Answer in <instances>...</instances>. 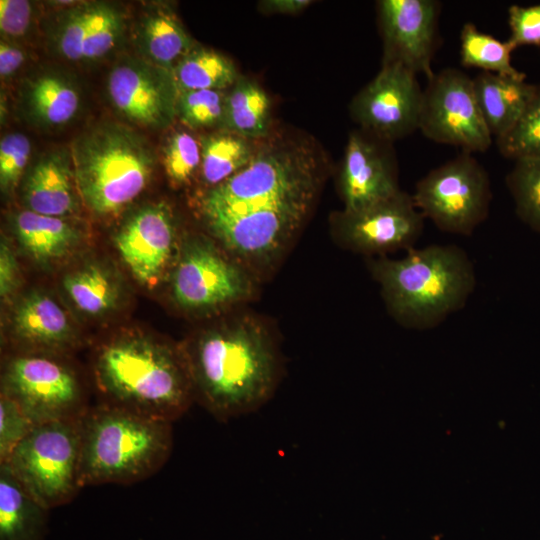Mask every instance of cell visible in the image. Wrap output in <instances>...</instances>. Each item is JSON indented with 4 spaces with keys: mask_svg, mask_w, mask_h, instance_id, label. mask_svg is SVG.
<instances>
[{
    "mask_svg": "<svg viewBox=\"0 0 540 540\" xmlns=\"http://www.w3.org/2000/svg\"><path fill=\"white\" fill-rule=\"evenodd\" d=\"M317 151L301 140L257 148L240 171L209 188L199 209L211 234L255 277L274 269L297 236L324 180Z\"/></svg>",
    "mask_w": 540,
    "mask_h": 540,
    "instance_id": "1",
    "label": "cell"
},
{
    "mask_svg": "<svg viewBox=\"0 0 540 540\" xmlns=\"http://www.w3.org/2000/svg\"><path fill=\"white\" fill-rule=\"evenodd\" d=\"M183 355L194 399L219 421L260 408L279 381L277 345L268 328L252 316L204 331Z\"/></svg>",
    "mask_w": 540,
    "mask_h": 540,
    "instance_id": "2",
    "label": "cell"
},
{
    "mask_svg": "<svg viewBox=\"0 0 540 540\" xmlns=\"http://www.w3.org/2000/svg\"><path fill=\"white\" fill-rule=\"evenodd\" d=\"M399 259L368 262L391 317L401 326L425 330L438 326L466 305L476 287L467 253L450 244L411 248Z\"/></svg>",
    "mask_w": 540,
    "mask_h": 540,
    "instance_id": "3",
    "label": "cell"
},
{
    "mask_svg": "<svg viewBox=\"0 0 540 540\" xmlns=\"http://www.w3.org/2000/svg\"><path fill=\"white\" fill-rule=\"evenodd\" d=\"M102 403L174 422L194 400L183 353L145 338H123L100 348L95 359Z\"/></svg>",
    "mask_w": 540,
    "mask_h": 540,
    "instance_id": "4",
    "label": "cell"
},
{
    "mask_svg": "<svg viewBox=\"0 0 540 540\" xmlns=\"http://www.w3.org/2000/svg\"><path fill=\"white\" fill-rule=\"evenodd\" d=\"M172 449V422L102 402L90 406L81 418L80 486L141 482Z\"/></svg>",
    "mask_w": 540,
    "mask_h": 540,
    "instance_id": "5",
    "label": "cell"
},
{
    "mask_svg": "<svg viewBox=\"0 0 540 540\" xmlns=\"http://www.w3.org/2000/svg\"><path fill=\"white\" fill-rule=\"evenodd\" d=\"M80 199L98 216L118 214L145 189L155 155L140 134L115 122L78 136L71 148Z\"/></svg>",
    "mask_w": 540,
    "mask_h": 540,
    "instance_id": "6",
    "label": "cell"
},
{
    "mask_svg": "<svg viewBox=\"0 0 540 540\" xmlns=\"http://www.w3.org/2000/svg\"><path fill=\"white\" fill-rule=\"evenodd\" d=\"M81 418L36 424L15 447L8 466L44 507L70 503L80 491Z\"/></svg>",
    "mask_w": 540,
    "mask_h": 540,
    "instance_id": "7",
    "label": "cell"
},
{
    "mask_svg": "<svg viewBox=\"0 0 540 540\" xmlns=\"http://www.w3.org/2000/svg\"><path fill=\"white\" fill-rule=\"evenodd\" d=\"M471 154L461 152L415 185L412 199L416 208L443 232L470 236L489 215L490 178Z\"/></svg>",
    "mask_w": 540,
    "mask_h": 540,
    "instance_id": "8",
    "label": "cell"
},
{
    "mask_svg": "<svg viewBox=\"0 0 540 540\" xmlns=\"http://www.w3.org/2000/svg\"><path fill=\"white\" fill-rule=\"evenodd\" d=\"M1 394L13 400L34 425L80 419L90 407L74 370L45 353L10 357L2 374Z\"/></svg>",
    "mask_w": 540,
    "mask_h": 540,
    "instance_id": "9",
    "label": "cell"
},
{
    "mask_svg": "<svg viewBox=\"0 0 540 540\" xmlns=\"http://www.w3.org/2000/svg\"><path fill=\"white\" fill-rule=\"evenodd\" d=\"M255 279L209 240L190 236L172 275V295L182 309L216 310L250 300L256 292Z\"/></svg>",
    "mask_w": 540,
    "mask_h": 540,
    "instance_id": "10",
    "label": "cell"
},
{
    "mask_svg": "<svg viewBox=\"0 0 540 540\" xmlns=\"http://www.w3.org/2000/svg\"><path fill=\"white\" fill-rule=\"evenodd\" d=\"M419 130L431 141L468 153L485 152L493 141L477 104L473 79L455 68H445L428 80Z\"/></svg>",
    "mask_w": 540,
    "mask_h": 540,
    "instance_id": "11",
    "label": "cell"
},
{
    "mask_svg": "<svg viewBox=\"0 0 540 540\" xmlns=\"http://www.w3.org/2000/svg\"><path fill=\"white\" fill-rule=\"evenodd\" d=\"M424 220L412 195L401 190L365 208L335 213L332 231L342 247L355 253L381 257L397 250L414 248L423 232Z\"/></svg>",
    "mask_w": 540,
    "mask_h": 540,
    "instance_id": "12",
    "label": "cell"
},
{
    "mask_svg": "<svg viewBox=\"0 0 540 540\" xmlns=\"http://www.w3.org/2000/svg\"><path fill=\"white\" fill-rule=\"evenodd\" d=\"M422 99L415 73L397 63H383L353 99L351 112L363 131L392 142L419 130Z\"/></svg>",
    "mask_w": 540,
    "mask_h": 540,
    "instance_id": "13",
    "label": "cell"
},
{
    "mask_svg": "<svg viewBox=\"0 0 540 540\" xmlns=\"http://www.w3.org/2000/svg\"><path fill=\"white\" fill-rule=\"evenodd\" d=\"M107 93L114 108L140 126L166 128L177 116L179 91L172 72L144 59L117 63L108 75Z\"/></svg>",
    "mask_w": 540,
    "mask_h": 540,
    "instance_id": "14",
    "label": "cell"
},
{
    "mask_svg": "<svg viewBox=\"0 0 540 540\" xmlns=\"http://www.w3.org/2000/svg\"><path fill=\"white\" fill-rule=\"evenodd\" d=\"M378 16L383 63H397L429 80L438 42L441 3L436 0H381ZM382 63V64H383Z\"/></svg>",
    "mask_w": 540,
    "mask_h": 540,
    "instance_id": "15",
    "label": "cell"
},
{
    "mask_svg": "<svg viewBox=\"0 0 540 540\" xmlns=\"http://www.w3.org/2000/svg\"><path fill=\"white\" fill-rule=\"evenodd\" d=\"M390 143L363 130L349 135L339 173L343 210H359L401 191Z\"/></svg>",
    "mask_w": 540,
    "mask_h": 540,
    "instance_id": "16",
    "label": "cell"
},
{
    "mask_svg": "<svg viewBox=\"0 0 540 540\" xmlns=\"http://www.w3.org/2000/svg\"><path fill=\"white\" fill-rule=\"evenodd\" d=\"M175 240L173 212L161 202L146 205L131 215L116 234L115 244L136 280L150 287L166 270Z\"/></svg>",
    "mask_w": 540,
    "mask_h": 540,
    "instance_id": "17",
    "label": "cell"
},
{
    "mask_svg": "<svg viewBox=\"0 0 540 540\" xmlns=\"http://www.w3.org/2000/svg\"><path fill=\"white\" fill-rule=\"evenodd\" d=\"M28 210L53 217L77 212L79 193L71 153L56 149L42 154L29 169L23 187Z\"/></svg>",
    "mask_w": 540,
    "mask_h": 540,
    "instance_id": "18",
    "label": "cell"
},
{
    "mask_svg": "<svg viewBox=\"0 0 540 540\" xmlns=\"http://www.w3.org/2000/svg\"><path fill=\"white\" fill-rule=\"evenodd\" d=\"M472 79L482 117L493 139H497L520 118L534 94L536 84L488 72H480Z\"/></svg>",
    "mask_w": 540,
    "mask_h": 540,
    "instance_id": "19",
    "label": "cell"
},
{
    "mask_svg": "<svg viewBox=\"0 0 540 540\" xmlns=\"http://www.w3.org/2000/svg\"><path fill=\"white\" fill-rule=\"evenodd\" d=\"M136 45L142 59L168 71L196 46L176 14L165 5H156L141 16Z\"/></svg>",
    "mask_w": 540,
    "mask_h": 540,
    "instance_id": "20",
    "label": "cell"
},
{
    "mask_svg": "<svg viewBox=\"0 0 540 540\" xmlns=\"http://www.w3.org/2000/svg\"><path fill=\"white\" fill-rule=\"evenodd\" d=\"M16 338L35 348L62 350L73 341L64 310L49 296L34 292L18 304L13 315Z\"/></svg>",
    "mask_w": 540,
    "mask_h": 540,
    "instance_id": "21",
    "label": "cell"
},
{
    "mask_svg": "<svg viewBox=\"0 0 540 540\" xmlns=\"http://www.w3.org/2000/svg\"><path fill=\"white\" fill-rule=\"evenodd\" d=\"M22 105L26 115L36 125L58 127L75 117L80 106V93L66 75L43 72L24 84Z\"/></svg>",
    "mask_w": 540,
    "mask_h": 540,
    "instance_id": "22",
    "label": "cell"
},
{
    "mask_svg": "<svg viewBox=\"0 0 540 540\" xmlns=\"http://www.w3.org/2000/svg\"><path fill=\"white\" fill-rule=\"evenodd\" d=\"M49 511L0 464V540H45Z\"/></svg>",
    "mask_w": 540,
    "mask_h": 540,
    "instance_id": "23",
    "label": "cell"
},
{
    "mask_svg": "<svg viewBox=\"0 0 540 540\" xmlns=\"http://www.w3.org/2000/svg\"><path fill=\"white\" fill-rule=\"evenodd\" d=\"M13 229L24 250L41 262L65 256L79 240L76 228L63 218L28 209L14 216Z\"/></svg>",
    "mask_w": 540,
    "mask_h": 540,
    "instance_id": "24",
    "label": "cell"
},
{
    "mask_svg": "<svg viewBox=\"0 0 540 540\" xmlns=\"http://www.w3.org/2000/svg\"><path fill=\"white\" fill-rule=\"evenodd\" d=\"M271 126V103L253 80L240 75L226 91L221 130L248 139L267 136Z\"/></svg>",
    "mask_w": 540,
    "mask_h": 540,
    "instance_id": "25",
    "label": "cell"
},
{
    "mask_svg": "<svg viewBox=\"0 0 540 540\" xmlns=\"http://www.w3.org/2000/svg\"><path fill=\"white\" fill-rule=\"evenodd\" d=\"M202 181L215 187L244 168L257 150L251 139L221 130L200 138Z\"/></svg>",
    "mask_w": 540,
    "mask_h": 540,
    "instance_id": "26",
    "label": "cell"
},
{
    "mask_svg": "<svg viewBox=\"0 0 540 540\" xmlns=\"http://www.w3.org/2000/svg\"><path fill=\"white\" fill-rule=\"evenodd\" d=\"M177 89L227 90L240 76L234 63L224 55L195 46L172 69Z\"/></svg>",
    "mask_w": 540,
    "mask_h": 540,
    "instance_id": "27",
    "label": "cell"
},
{
    "mask_svg": "<svg viewBox=\"0 0 540 540\" xmlns=\"http://www.w3.org/2000/svg\"><path fill=\"white\" fill-rule=\"evenodd\" d=\"M513 45L500 41L494 36L480 31L473 23L463 25L460 33V60L464 67L481 69L482 72L493 73L519 79L526 75L517 70L511 63Z\"/></svg>",
    "mask_w": 540,
    "mask_h": 540,
    "instance_id": "28",
    "label": "cell"
},
{
    "mask_svg": "<svg viewBox=\"0 0 540 540\" xmlns=\"http://www.w3.org/2000/svg\"><path fill=\"white\" fill-rule=\"evenodd\" d=\"M63 286L75 306L89 315L111 310L119 298V287L114 277L95 264L67 274Z\"/></svg>",
    "mask_w": 540,
    "mask_h": 540,
    "instance_id": "29",
    "label": "cell"
},
{
    "mask_svg": "<svg viewBox=\"0 0 540 540\" xmlns=\"http://www.w3.org/2000/svg\"><path fill=\"white\" fill-rule=\"evenodd\" d=\"M520 220L540 232V158L516 160L506 176Z\"/></svg>",
    "mask_w": 540,
    "mask_h": 540,
    "instance_id": "30",
    "label": "cell"
},
{
    "mask_svg": "<svg viewBox=\"0 0 540 540\" xmlns=\"http://www.w3.org/2000/svg\"><path fill=\"white\" fill-rule=\"evenodd\" d=\"M500 154L514 161L540 158V84L514 126L495 139Z\"/></svg>",
    "mask_w": 540,
    "mask_h": 540,
    "instance_id": "31",
    "label": "cell"
},
{
    "mask_svg": "<svg viewBox=\"0 0 540 540\" xmlns=\"http://www.w3.org/2000/svg\"><path fill=\"white\" fill-rule=\"evenodd\" d=\"M123 29L124 18L121 11L109 3L94 2L82 61H94L110 53L118 44Z\"/></svg>",
    "mask_w": 540,
    "mask_h": 540,
    "instance_id": "32",
    "label": "cell"
},
{
    "mask_svg": "<svg viewBox=\"0 0 540 540\" xmlns=\"http://www.w3.org/2000/svg\"><path fill=\"white\" fill-rule=\"evenodd\" d=\"M227 90H192L180 92L177 116L188 127L202 129L221 126Z\"/></svg>",
    "mask_w": 540,
    "mask_h": 540,
    "instance_id": "33",
    "label": "cell"
},
{
    "mask_svg": "<svg viewBox=\"0 0 540 540\" xmlns=\"http://www.w3.org/2000/svg\"><path fill=\"white\" fill-rule=\"evenodd\" d=\"M163 165L172 184L189 183L201 166L200 141L185 131L171 134L163 147Z\"/></svg>",
    "mask_w": 540,
    "mask_h": 540,
    "instance_id": "34",
    "label": "cell"
},
{
    "mask_svg": "<svg viewBox=\"0 0 540 540\" xmlns=\"http://www.w3.org/2000/svg\"><path fill=\"white\" fill-rule=\"evenodd\" d=\"M93 4L76 5L64 11L52 34L56 52L69 61H82L84 42L91 23Z\"/></svg>",
    "mask_w": 540,
    "mask_h": 540,
    "instance_id": "35",
    "label": "cell"
},
{
    "mask_svg": "<svg viewBox=\"0 0 540 540\" xmlns=\"http://www.w3.org/2000/svg\"><path fill=\"white\" fill-rule=\"evenodd\" d=\"M31 142L22 133L5 135L0 142V186L11 193L17 187L28 164Z\"/></svg>",
    "mask_w": 540,
    "mask_h": 540,
    "instance_id": "36",
    "label": "cell"
},
{
    "mask_svg": "<svg viewBox=\"0 0 540 540\" xmlns=\"http://www.w3.org/2000/svg\"><path fill=\"white\" fill-rule=\"evenodd\" d=\"M34 424L9 397L0 396V463L5 462Z\"/></svg>",
    "mask_w": 540,
    "mask_h": 540,
    "instance_id": "37",
    "label": "cell"
},
{
    "mask_svg": "<svg viewBox=\"0 0 540 540\" xmlns=\"http://www.w3.org/2000/svg\"><path fill=\"white\" fill-rule=\"evenodd\" d=\"M508 24L510 36L507 41L515 49L519 46H540V4L510 6Z\"/></svg>",
    "mask_w": 540,
    "mask_h": 540,
    "instance_id": "38",
    "label": "cell"
},
{
    "mask_svg": "<svg viewBox=\"0 0 540 540\" xmlns=\"http://www.w3.org/2000/svg\"><path fill=\"white\" fill-rule=\"evenodd\" d=\"M31 18L32 5L29 1H0V31L5 40L24 36L30 27Z\"/></svg>",
    "mask_w": 540,
    "mask_h": 540,
    "instance_id": "39",
    "label": "cell"
},
{
    "mask_svg": "<svg viewBox=\"0 0 540 540\" xmlns=\"http://www.w3.org/2000/svg\"><path fill=\"white\" fill-rule=\"evenodd\" d=\"M19 270L16 258L5 241L0 248V294L2 298L10 296L18 287Z\"/></svg>",
    "mask_w": 540,
    "mask_h": 540,
    "instance_id": "40",
    "label": "cell"
},
{
    "mask_svg": "<svg viewBox=\"0 0 540 540\" xmlns=\"http://www.w3.org/2000/svg\"><path fill=\"white\" fill-rule=\"evenodd\" d=\"M25 52L9 40L0 41V76L2 79L12 77L23 65Z\"/></svg>",
    "mask_w": 540,
    "mask_h": 540,
    "instance_id": "41",
    "label": "cell"
},
{
    "mask_svg": "<svg viewBox=\"0 0 540 540\" xmlns=\"http://www.w3.org/2000/svg\"><path fill=\"white\" fill-rule=\"evenodd\" d=\"M310 0H266L259 3L263 12L274 14H296L308 7Z\"/></svg>",
    "mask_w": 540,
    "mask_h": 540,
    "instance_id": "42",
    "label": "cell"
}]
</instances>
